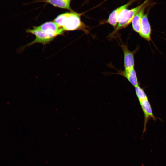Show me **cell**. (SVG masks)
Returning a JSON list of instances; mask_svg holds the SVG:
<instances>
[{"label": "cell", "instance_id": "6da1fadb", "mask_svg": "<svg viewBox=\"0 0 166 166\" xmlns=\"http://www.w3.org/2000/svg\"><path fill=\"white\" fill-rule=\"evenodd\" d=\"M81 14L73 11L61 14L57 16L53 21L65 31L81 30L85 34L89 33L87 26L81 22Z\"/></svg>", "mask_w": 166, "mask_h": 166}, {"label": "cell", "instance_id": "7a4b0ae2", "mask_svg": "<svg viewBox=\"0 0 166 166\" xmlns=\"http://www.w3.org/2000/svg\"><path fill=\"white\" fill-rule=\"evenodd\" d=\"M148 2L149 0H146L136 7L131 9H126L122 10L117 17V25L110 35L112 36L119 30L126 27L130 24L135 15Z\"/></svg>", "mask_w": 166, "mask_h": 166}, {"label": "cell", "instance_id": "3957f363", "mask_svg": "<svg viewBox=\"0 0 166 166\" xmlns=\"http://www.w3.org/2000/svg\"><path fill=\"white\" fill-rule=\"evenodd\" d=\"M26 33H30L35 36V39L32 42L22 47L20 49L22 50L26 47L30 46L36 43H41L43 45L49 43L54 39L47 33L39 28L38 26H33L32 29L26 30Z\"/></svg>", "mask_w": 166, "mask_h": 166}, {"label": "cell", "instance_id": "277c9868", "mask_svg": "<svg viewBox=\"0 0 166 166\" xmlns=\"http://www.w3.org/2000/svg\"><path fill=\"white\" fill-rule=\"evenodd\" d=\"M38 26L54 38L57 36L63 35L65 31L54 21L46 22Z\"/></svg>", "mask_w": 166, "mask_h": 166}, {"label": "cell", "instance_id": "5b68a950", "mask_svg": "<svg viewBox=\"0 0 166 166\" xmlns=\"http://www.w3.org/2000/svg\"><path fill=\"white\" fill-rule=\"evenodd\" d=\"M121 48L124 55V70H128L134 68V55L138 50L137 48L134 51H131L128 49L127 45L121 42L119 43Z\"/></svg>", "mask_w": 166, "mask_h": 166}, {"label": "cell", "instance_id": "8992f818", "mask_svg": "<svg viewBox=\"0 0 166 166\" xmlns=\"http://www.w3.org/2000/svg\"><path fill=\"white\" fill-rule=\"evenodd\" d=\"M142 109L144 114V122L143 130V134L146 131V126L148 121L151 118L153 120H156V118L154 116L151 104L148 99L139 101Z\"/></svg>", "mask_w": 166, "mask_h": 166}, {"label": "cell", "instance_id": "52a82bcc", "mask_svg": "<svg viewBox=\"0 0 166 166\" xmlns=\"http://www.w3.org/2000/svg\"><path fill=\"white\" fill-rule=\"evenodd\" d=\"M151 28L148 20V14H144L143 17L139 34L145 39L149 41L151 40Z\"/></svg>", "mask_w": 166, "mask_h": 166}, {"label": "cell", "instance_id": "ba28073f", "mask_svg": "<svg viewBox=\"0 0 166 166\" xmlns=\"http://www.w3.org/2000/svg\"><path fill=\"white\" fill-rule=\"evenodd\" d=\"M134 0H131L126 4L116 8L109 15L107 22L115 28L118 24L117 18L119 14L122 10L127 9Z\"/></svg>", "mask_w": 166, "mask_h": 166}, {"label": "cell", "instance_id": "9c48e42d", "mask_svg": "<svg viewBox=\"0 0 166 166\" xmlns=\"http://www.w3.org/2000/svg\"><path fill=\"white\" fill-rule=\"evenodd\" d=\"M125 77L134 87L139 85V83L134 68L124 71H118L116 73Z\"/></svg>", "mask_w": 166, "mask_h": 166}, {"label": "cell", "instance_id": "30bf717a", "mask_svg": "<svg viewBox=\"0 0 166 166\" xmlns=\"http://www.w3.org/2000/svg\"><path fill=\"white\" fill-rule=\"evenodd\" d=\"M148 3L144 5L135 15L132 21V25L133 30L139 33L140 29L142 19L144 14L146 8L149 5Z\"/></svg>", "mask_w": 166, "mask_h": 166}, {"label": "cell", "instance_id": "8fae6325", "mask_svg": "<svg viewBox=\"0 0 166 166\" xmlns=\"http://www.w3.org/2000/svg\"><path fill=\"white\" fill-rule=\"evenodd\" d=\"M71 0H40L39 2H44L50 4L54 6L73 11L71 6Z\"/></svg>", "mask_w": 166, "mask_h": 166}, {"label": "cell", "instance_id": "7c38bea8", "mask_svg": "<svg viewBox=\"0 0 166 166\" xmlns=\"http://www.w3.org/2000/svg\"><path fill=\"white\" fill-rule=\"evenodd\" d=\"M135 87V93L139 101L148 99L144 89L139 85Z\"/></svg>", "mask_w": 166, "mask_h": 166}, {"label": "cell", "instance_id": "4fadbf2b", "mask_svg": "<svg viewBox=\"0 0 166 166\" xmlns=\"http://www.w3.org/2000/svg\"></svg>", "mask_w": 166, "mask_h": 166}]
</instances>
